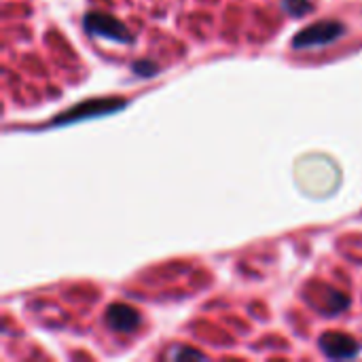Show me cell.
I'll list each match as a JSON object with an SVG mask.
<instances>
[{"label":"cell","instance_id":"cell-1","mask_svg":"<svg viewBox=\"0 0 362 362\" xmlns=\"http://www.w3.org/2000/svg\"><path fill=\"white\" fill-rule=\"evenodd\" d=\"M346 32V28L337 21H322V23H314L305 30H301L295 40L293 47L295 49H312V47H320V45H329L335 38H339Z\"/></svg>","mask_w":362,"mask_h":362},{"label":"cell","instance_id":"cell-2","mask_svg":"<svg viewBox=\"0 0 362 362\" xmlns=\"http://www.w3.org/2000/svg\"><path fill=\"white\" fill-rule=\"evenodd\" d=\"M85 28L93 36H102V38H110V40H119V42H129L132 40L129 30L121 21H117L115 17H110V15L89 13L85 17Z\"/></svg>","mask_w":362,"mask_h":362},{"label":"cell","instance_id":"cell-3","mask_svg":"<svg viewBox=\"0 0 362 362\" xmlns=\"http://www.w3.org/2000/svg\"><path fill=\"white\" fill-rule=\"evenodd\" d=\"M106 322L112 331H121V333H129L138 327L140 322V314L127 305H110L106 312Z\"/></svg>","mask_w":362,"mask_h":362},{"label":"cell","instance_id":"cell-4","mask_svg":"<svg viewBox=\"0 0 362 362\" xmlns=\"http://www.w3.org/2000/svg\"><path fill=\"white\" fill-rule=\"evenodd\" d=\"M320 348L331 358H352V356L358 354L356 341H352L346 335H325L320 339Z\"/></svg>","mask_w":362,"mask_h":362},{"label":"cell","instance_id":"cell-5","mask_svg":"<svg viewBox=\"0 0 362 362\" xmlns=\"http://www.w3.org/2000/svg\"><path fill=\"white\" fill-rule=\"evenodd\" d=\"M284 4H286V11L295 17L308 13V8H310V0H284Z\"/></svg>","mask_w":362,"mask_h":362},{"label":"cell","instance_id":"cell-6","mask_svg":"<svg viewBox=\"0 0 362 362\" xmlns=\"http://www.w3.org/2000/svg\"><path fill=\"white\" fill-rule=\"evenodd\" d=\"M172 356H174V358H185V356H197V358H202V354H199V352H191V350H182V352H174Z\"/></svg>","mask_w":362,"mask_h":362},{"label":"cell","instance_id":"cell-7","mask_svg":"<svg viewBox=\"0 0 362 362\" xmlns=\"http://www.w3.org/2000/svg\"><path fill=\"white\" fill-rule=\"evenodd\" d=\"M134 70H136V72H138V70H146L148 74H153L155 66H151V64H146V66H144V64H136V66H134Z\"/></svg>","mask_w":362,"mask_h":362}]
</instances>
